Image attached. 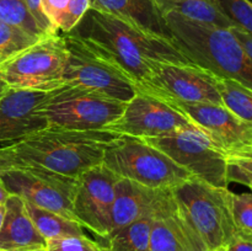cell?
<instances>
[{
    "mask_svg": "<svg viewBox=\"0 0 252 251\" xmlns=\"http://www.w3.org/2000/svg\"><path fill=\"white\" fill-rule=\"evenodd\" d=\"M123 137L108 129L75 130L48 126L20 142L0 148V169L38 165L76 177L102 164L106 150Z\"/></svg>",
    "mask_w": 252,
    "mask_h": 251,
    "instance_id": "cell-1",
    "label": "cell"
},
{
    "mask_svg": "<svg viewBox=\"0 0 252 251\" xmlns=\"http://www.w3.org/2000/svg\"><path fill=\"white\" fill-rule=\"evenodd\" d=\"M70 32L90 38L110 52L139 85L161 63L193 64L169 37L95 9H89Z\"/></svg>",
    "mask_w": 252,
    "mask_h": 251,
    "instance_id": "cell-2",
    "label": "cell"
},
{
    "mask_svg": "<svg viewBox=\"0 0 252 251\" xmlns=\"http://www.w3.org/2000/svg\"><path fill=\"white\" fill-rule=\"evenodd\" d=\"M162 15L172 42L189 62L252 90V62L230 29L192 21L171 10Z\"/></svg>",
    "mask_w": 252,
    "mask_h": 251,
    "instance_id": "cell-3",
    "label": "cell"
},
{
    "mask_svg": "<svg viewBox=\"0 0 252 251\" xmlns=\"http://www.w3.org/2000/svg\"><path fill=\"white\" fill-rule=\"evenodd\" d=\"M63 38L68 52L64 84L83 86L126 103L139 93V83L100 44L74 32L63 33Z\"/></svg>",
    "mask_w": 252,
    "mask_h": 251,
    "instance_id": "cell-4",
    "label": "cell"
},
{
    "mask_svg": "<svg viewBox=\"0 0 252 251\" xmlns=\"http://www.w3.org/2000/svg\"><path fill=\"white\" fill-rule=\"evenodd\" d=\"M172 196L208 250L224 248L238 228L231 212V191L197 177L171 189Z\"/></svg>",
    "mask_w": 252,
    "mask_h": 251,
    "instance_id": "cell-5",
    "label": "cell"
},
{
    "mask_svg": "<svg viewBox=\"0 0 252 251\" xmlns=\"http://www.w3.org/2000/svg\"><path fill=\"white\" fill-rule=\"evenodd\" d=\"M127 103L83 86L64 84L52 90L39 108L49 127L75 130L106 129L122 116Z\"/></svg>",
    "mask_w": 252,
    "mask_h": 251,
    "instance_id": "cell-6",
    "label": "cell"
},
{
    "mask_svg": "<svg viewBox=\"0 0 252 251\" xmlns=\"http://www.w3.org/2000/svg\"><path fill=\"white\" fill-rule=\"evenodd\" d=\"M102 164L122 179L155 189H172L193 176L155 147L126 135L106 150Z\"/></svg>",
    "mask_w": 252,
    "mask_h": 251,
    "instance_id": "cell-7",
    "label": "cell"
},
{
    "mask_svg": "<svg viewBox=\"0 0 252 251\" xmlns=\"http://www.w3.org/2000/svg\"><path fill=\"white\" fill-rule=\"evenodd\" d=\"M66 56L63 36L49 34L0 62V79L10 89L56 90L64 85Z\"/></svg>",
    "mask_w": 252,
    "mask_h": 251,
    "instance_id": "cell-8",
    "label": "cell"
},
{
    "mask_svg": "<svg viewBox=\"0 0 252 251\" xmlns=\"http://www.w3.org/2000/svg\"><path fill=\"white\" fill-rule=\"evenodd\" d=\"M142 140L166 154L197 179L216 187L228 188L226 153L217 147L197 126Z\"/></svg>",
    "mask_w": 252,
    "mask_h": 251,
    "instance_id": "cell-9",
    "label": "cell"
},
{
    "mask_svg": "<svg viewBox=\"0 0 252 251\" xmlns=\"http://www.w3.org/2000/svg\"><path fill=\"white\" fill-rule=\"evenodd\" d=\"M0 179L10 194L76 220L73 201L78 176L59 174L38 165H15L0 169Z\"/></svg>",
    "mask_w": 252,
    "mask_h": 251,
    "instance_id": "cell-10",
    "label": "cell"
},
{
    "mask_svg": "<svg viewBox=\"0 0 252 251\" xmlns=\"http://www.w3.org/2000/svg\"><path fill=\"white\" fill-rule=\"evenodd\" d=\"M189 126L196 125L179 108L154 94L140 90L128 101L122 116L106 129L126 137L145 139L162 137Z\"/></svg>",
    "mask_w": 252,
    "mask_h": 251,
    "instance_id": "cell-11",
    "label": "cell"
},
{
    "mask_svg": "<svg viewBox=\"0 0 252 251\" xmlns=\"http://www.w3.org/2000/svg\"><path fill=\"white\" fill-rule=\"evenodd\" d=\"M218 79L196 64L161 63L140 85V90L181 102L223 105Z\"/></svg>",
    "mask_w": 252,
    "mask_h": 251,
    "instance_id": "cell-12",
    "label": "cell"
},
{
    "mask_svg": "<svg viewBox=\"0 0 252 251\" xmlns=\"http://www.w3.org/2000/svg\"><path fill=\"white\" fill-rule=\"evenodd\" d=\"M121 177L103 164L96 165L78 176L73 212L83 228L106 239L111 231V213L116 185Z\"/></svg>",
    "mask_w": 252,
    "mask_h": 251,
    "instance_id": "cell-13",
    "label": "cell"
},
{
    "mask_svg": "<svg viewBox=\"0 0 252 251\" xmlns=\"http://www.w3.org/2000/svg\"><path fill=\"white\" fill-rule=\"evenodd\" d=\"M161 98L189 116L192 122L201 128L213 140L214 144L226 154L251 150L252 125L234 115L225 106Z\"/></svg>",
    "mask_w": 252,
    "mask_h": 251,
    "instance_id": "cell-14",
    "label": "cell"
},
{
    "mask_svg": "<svg viewBox=\"0 0 252 251\" xmlns=\"http://www.w3.org/2000/svg\"><path fill=\"white\" fill-rule=\"evenodd\" d=\"M52 91L7 89L0 98V148L48 127L39 108Z\"/></svg>",
    "mask_w": 252,
    "mask_h": 251,
    "instance_id": "cell-15",
    "label": "cell"
},
{
    "mask_svg": "<svg viewBox=\"0 0 252 251\" xmlns=\"http://www.w3.org/2000/svg\"><path fill=\"white\" fill-rule=\"evenodd\" d=\"M150 251H209L171 196L155 212Z\"/></svg>",
    "mask_w": 252,
    "mask_h": 251,
    "instance_id": "cell-16",
    "label": "cell"
},
{
    "mask_svg": "<svg viewBox=\"0 0 252 251\" xmlns=\"http://www.w3.org/2000/svg\"><path fill=\"white\" fill-rule=\"evenodd\" d=\"M170 196L171 189L150 188L121 177L116 185L110 235L143 217L155 213Z\"/></svg>",
    "mask_w": 252,
    "mask_h": 251,
    "instance_id": "cell-17",
    "label": "cell"
},
{
    "mask_svg": "<svg viewBox=\"0 0 252 251\" xmlns=\"http://www.w3.org/2000/svg\"><path fill=\"white\" fill-rule=\"evenodd\" d=\"M47 240L34 226L25 201L10 194L0 228V251H27L46 248Z\"/></svg>",
    "mask_w": 252,
    "mask_h": 251,
    "instance_id": "cell-18",
    "label": "cell"
},
{
    "mask_svg": "<svg viewBox=\"0 0 252 251\" xmlns=\"http://www.w3.org/2000/svg\"><path fill=\"white\" fill-rule=\"evenodd\" d=\"M90 9L115 15L142 29L171 38L155 0H90Z\"/></svg>",
    "mask_w": 252,
    "mask_h": 251,
    "instance_id": "cell-19",
    "label": "cell"
},
{
    "mask_svg": "<svg viewBox=\"0 0 252 251\" xmlns=\"http://www.w3.org/2000/svg\"><path fill=\"white\" fill-rule=\"evenodd\" d=\"M164 11L177 12L186 19L221 29H231L234 24L218 9L213 0H155Z\"/></svg>",
    "mask_w": 252,
    "mask_h": 251,
    "instance_id": "cell-20",
    "label": "cell"
},
{
    "mask_svg": "<svg viewBox=\"0 0 252 251\" xmlns=\"http://www.w3.org/2000/svg\"><path fill=\"white\" fill-rule=\"evenodd\" d=\"M154 214L143 217L103 239L106 244H100L102 251H150V230Z\"/></svg>",
    "mask_w": 252,
    "mask_h": 251,
    "instance_id": "cell-21",
    "label": "cell"
},
{
    "mask_svg": "<svg viewBox=\"0 0 252 251\" xmlns=\"http://www.w3.org/2000/svg\"><path fill=\"white\" fill-rule=\"evenodd\" d=\"M25 206L34 226L46 240L62 236L85 235L83 225L79 221L66 218L56 212L37 207L29 202H25Z\"/></svg>",
    "mask_w": 252,
    "mask_h": 251,
    "instance_id": "cell-22",
    "label": "cell"
},
{
    "mask_svg": "<svg viewBox=\"0 0 252 251\" xmlns=\"http://www.w3.org/2000/svg\"><path fill=\"white\" fill-rule=\"evenodd\" d=\"M0 20L37 39L49 36L37 24L26 0H0Z\"/></svg>",
    "mask_w": 252,
    "mask_h": 251,
    "instance_id": "cell-23",
    "label": "cell"
},
{
    "mask_svg": "<svg viewBox=\"0 0 252 251\" xmlns=\"http://www.w3.org/2000/svg\"><path fill=\"white\" fill-rule=\"evenodd\" d=\"M223 105L241 120L252 125V90L230 79H218Z\"/></svg>",
    "mask_w": 252,
    "mask_h": 251,
    "instance_id": "cell-24",
    "label": "cell"
},
{
    "mask_svg": "<svg viewBox=\"0 0 252 251\" xmlns=\"http://www.w3.org/2000/svg\"><path fill=\"white\" fill-rule=\"evenodd\" d=\"M38 39L0 20V62L31 46Z\"/></svg>",
    "mask_w": 252,
    "mask_h": 251,
    "instance_id": "cell-25",
    "label": "cell"
},
{
    "mask_svg": "<svg viewBox=\"0 0 252 251\" xmlns=\"http://www.w3.org/2000/svg\"><path fill=\"white\" fill-rule=\"evenodd\" d=\"M226 180L248 186L252 191V152L226 154Z\"/></svg>",
    "mask_w": 252,
    "mask_h": 251,
    "instance_id": "cell-26",
    "label": "cell"
},
{
    "mask_svg": "<svg viewBox=\"0 0 252 251\" xmlns=\"http://www.w3.org/2000/svg\"><path fill=\"white\" fill-rule=\"evenodd\" d=\"M218 9L234 24V27L252 34L251 0H213Z\"/></svg>",
    "mask_w": 252,
    "mask_h": 251,
    "instance_id": "cell-27",
    "label": "cell"
},
{
    "mask_svg": "<svg viewBox=\"0 0 252 251\" xmlns=\"http://www.w3.org/2000/svg\"><path fill=\"white\" fill-rule=\"evenodd\" d=\"M47 251H102L100 243L91 240L86 235L62 236L48 239Z\"/></svg>",
    "mask_w": 252,
    "mask_h": 251,
    "instance_id": "cell-28",
    "label": "cell"
},
{
    "mask_svg": "<svg viewBox=\"0 0 252 251\" xmlns=\"http://www.w3.org/2000/svg\"><path fill=\"white\" fill-rule=\"evenodd\" d=\"M231 212L236 228L252 231V191L246 193L231 192Z\"/></svg>",
    "mask_w": 252,
    "mask_h": 251,
    "instance_id": "cell-29",
    "label": "cell"
},
{
    "mask_svg": "<svg viewBox=\"0 0 252 251\" xmlns=\"http://www.w3.org/2000/svg\"><path fill=\"white\" fill-rule=\"evenodd\" d=\"M89 9L90 0H69L57 22V30L63 33L73 31Z\"/></svg>",
    "mask_w": 252,
    "mask_h": 251,
    "instance_id": "cell-30",
    "label": "cell"
},
{
    "mask_svg": "<svg viewBox=\"0 0 252 251\" xmlns=\"http://www.w3.org/2000/svg\"><path fill=\"white\" fill-rule=\"evenodd\" d=\"M26 4L27 6H29L30 11L32 12L33 17L36 19L37 24L39 25V27H41L47 34L58 33V31L52 26L49 20L47 19V16L44 15L43 9H42V0H26Z\"/></svg>",
    "mask_w": 252,
    "mask_h": 251,
    "instance_id": "cell-31",
    "label": "cell"
},
{
    "mask_svg": "<svg viewBox=\"0 0 252 251\" xmlns=\"http://www.w3.org/2000/svg\"><path fill=\"white\" fill-rule=\"evenodd\" d=\"M224 248L226 251H252V231L238 229Z\"/></svg>",
    "mask_w": 252,
    "mask_h": 251,
    "instance_id": "cell-32",
    "label": "cell"
},
{
    "mask_svg": "<svg viewBox=\"0 0 252 251\" xmlns=\"http://www.w3.org/2000/svg\"><path fill=\"white\" fill-rule=\"evenodd\" d=\"M68 1L69 0H42V9H43L44 15H46L47 19L49 20L52 26L56 30L59 16L63 12V10L65 9Z\"/></svg>",
    "mask_w": 252,
    "mask_h": 251,
    "instance_id": "cell-33",
    "label": "cell"
},
{
    "mask_svg": "<svg viewBox=\"0 0 252 251\" xmlns=\"http://www.w3.org/2000/svg\"><path fill=\"white\" fill-rule=\"evenodd\" d=\"M231 32L234 33V36L236 37L240 44L243 46L244 51L246 52L248 57L252 62V34L249 32L244 31V30L239 29V27H231Z\"/></svg>",
    "mask_w": 252,
    "mask_h": 251,
    "instance_id": "cell-34",
    "label": "cell"
},
{
    "mask_svg": "<svg viewBox=\"0 0 252 251\" xmlns=\"http://www.w3.org/2000/svg\"><path fill=\"white\" fill-rule=\"evenodd\" d=\"M10 193L9 191L6 189V187H5L4 182H2V180L0 179V206H2V204L6 203L7 198H9Z\"/></svg>",
    "mask_w": 252,
    "mask_h": 251,
    "instance_id": "cell-35",
    "label": "cell"
},
{
    "mask_svg": "<svg viewBox=\"0 0 252 251\" xmlns=\"http://www.w3.org/2000/svg\"><path fill=\"white\" fill-rule=\"evenodd\" d=\"M7 89H9V88H7V86L5 85L4 81H2L1 79H0V98H1L2 96H4V94L6 93Z\"/></svg>",
    "mask_w": 252,
    "mask_h": 251,
    "instance_id": "cell-36",
    "label": "cell"
},
{
    "mask_svg": "<svg viewBox=\"0 0 252 251\" xmlns=\"http://www.w3.org/2000/svg\"><path fill=\"white\" fill-rule=\"evenodd\" d=\"M4 216H5V204H2V206H0V228H1V225H2Z\"/></svg>",
    "mask_w": 252,
    "mask_h": 251,
    "instance_id": "cell-37",
    "label": "cell"
},
{
    "mask_svg": "<svg viewBox=\"0 0 252 251\" xmlns=\"http://www.w3.org/2000/svg\"><path fill=\"white\" fill-rule=\"evenodd\" d=\"M209 251H226L225 248H219V249H216V250H209Z\"/></svg>",
    "mask_w": 252,
    "mask_h": 251,
    "instance_id": "cell-38",
    "label": "cell"
},
{
    "mask_svg": "<svg viewBox=\"0 0 252 251\" xmlns=\"http://www.w3.org/2000/svg\"><path fill=\"white\" fill-rule=\"evenodd\" d=\"M27 251H47L46 248L44 249H34V250H27Z\"/></svg>",
    "mask_w": 252,
    "mask_h": 251,
    "instance_id": "cell-39",
    "label": "cell"
},
{
    "mask_svg": "<svg viewBox=\"0 0 252 251\" xmlns=\"http://www.w3.org/2000/svg\"><path fill=\"white\" fill-rule=\"evenodd\" d=\"M248 152H249V150H248ZM251 152H252V148H251Z\"/></svg>",
    "mask_w": 252,
    "mask_h": 251,
    "instance_id": "cell-40",
    "label": "cell"
}]
</instances>
